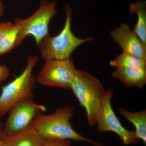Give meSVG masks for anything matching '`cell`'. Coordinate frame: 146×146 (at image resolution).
Listing matches in <instances>:
<instances>
[{
	"label": "cell",
	"instance_id": "6da1fadb",
	"mask_svg": "<svg viewBox=\"0 0 146 146\" xmlns=\"http://www.w3.org/2000/svg\"><path fill=\"white\" fill-rule=\"evenodd\" d=\"M74 111L73 106L68 105L58 108L50 115L39 112L31 123L30 127L36 130L46 140H74L88 142L95 146H103L102 143L84 137L73 129L70 120Z\"/></svg>",
	"mask_w": 146,
	"mask_h": 146
},
{
	"label": "cell",
	"instance_id": "7a4b0ae2",
	"mask_svg": "<svg viewBox=\"0 0 146 146\" xmlns=\"http://www.w3.org/2000/svg\"><path fill=\"white\" fill-rule=\"evenodd\" d=\"M64 9L65 24L60 33L54 36L48 35L37 45L42 58L46 61L68 59L79 46L94 39L93 36L81 39L73 34L71 29L72 10L68 4L65 5Z\"/></svg>",
	"mask_w": 146,
	"mask_h": 146
},
{
	"label": "cell",
	"instance_id": "3957f363",
	"mask_svg": "<svg viewBox=\"0 0 146 146\" xmlns=\"http://www.w3.org/2000/svg\"><path fill=\"white\" fill-rule=\"evenodd\" d=\"M70 89L86 110L89 125L94 126L105 93L102 84L88 72L77 70Z\"/></svg>",
	"mask_w": 146,
	"mask_h": 146
},
{
	"label": "cell",
	"instance_id": "277c9868",
	"mask_svg": "<svg viewBox=\"0 0 146 146\" xmlns=\"http://www.w3.org/2000/svg\"><path fill=\"white\" fill-rule=\"evenodd\" d=\"M38 60V57L35 56H29L26 67L23 72L2 87L0 95V117L5 115L11 108L18 102L33 98V90L35 78L32 72Z\"/></svg>",
	"mask_w": 146,
	"mask_h": 146
},
{
	"label": "cell",
	"instance_id": "5b68a950",
	"mask_svg": "<svg viewBox=\"0 0 146 146\" xmlns=\"http://www.w3.org/2000/svg\"><path fill=\"white\" fill-rule=\"evenodd\" d=\"M56 2L42 0L39 7L32 15L26 19L17 18L15 22L19 27L17 46L21 44L27 36L34 38L38 45L42 39L48 35L49 25L57 13Z\"/></svg>",
	"mask_w": 146,
	"mask_h": 146
},
{
	"label": "cell",
	"instance_id": "8992f818",
	"mask_svg": "<svg viewBox=\"0 0 146 146\" xmlns=\"http://www.w3.org/2000/svg\"><path fill=\"white\" fill-rule=\"evenodd\" d=\"M113 95L112 89L106 90L97 117L98 131L100 133L112 131L119 136L123 143L130 145L137 143L138 140L134 131L124 127L112 108L111 100Z\"/></svg>",
	"mask_w": 146,
	"mask_h": 146
},
{
	"label": "cell",
	"instance_id": "52a82bcc",
	"mask_svg": "<svg viewBox=\"0 0 146 146\" xmlns=\"http://www.w3.org/2000/svg\"><path fill=\"white\" fill-rule=\"evenodd\" d=\"M46 110V106L36 103L33 99L23 100L14 104L9 110L8 119L3 129L4 138L28 128L36 115Z\"/></svg>",
	"mask_w": 146,
	"mask_h": 146
},
{
	"label": "cell",
	"instance_id": "ba28073f",
	"mask_svg": "<svg viewBox=\"0 0 146 146\" xmlns=\"http://www.w3.org/2000/svg\"><path fill=\"white\" fill-rule=\"evenodd\" d=\"M77 70L72 58L46 61L36 81L45 86L70 89Z\"/></svg>",
	"mask_w": 146,
	"mask_h": 146
},
{
	"label": "cell",
	"instance_id": "9c48e42d",
	"mask_svg": "<svg viewBox=\"0 0 146 146\" xmlns=\"http://www.w3.org/2000/svg\"><path fill=\"white\" fill-rule=\"evenodd\" d=\"M109 33L113 41L119 45L123 51L146 61V45L141 42L129 24L121 23L119 27Z\"/></svg>",
	"mask_w": 146,
	"mask_h": 146
},
{
	"label": "cell",
	"instance_id": "30bf717a",
	"mask_svg": "<svg viewBox=\"0 0 146 146\" xmlns=\"http://www.w3.org/2000/svg\"><path fill=\"white\" fill-rule=\"evenodd\" d=\"M112 76L127 87L136 86L141 89L146 84V68H117Z\"/></svg>",
	"mask_w": 146,
	"mask_h": 146
},
{
	"label": "cell",
	"instance_id": "8fae6325",
	"mask_svg": "<svg viewBox=\"0 0 146 146\" xmlns=\"http://www.w3.org/2000/svg\"><path fill=\"white\" fill-rule=\"evenodd\" d=\"M19 29L18 24L11 22L0 24V56L17 46Z\"/></svg>",
	"mask_w": 146,
	"mask_h": 146
},
{
	"label": "cell",
	"instance_id": "7c38bea8",
	"mask_svg": "<svg viewBox=\"0 0 146 146\" xmlns=\"http://www.w3.org/2000/svg\"><path fill=\"white\" fill-rule=\"evenodd\" d=\"M4 139L5 146H42L46 140L31 127Z\"/></svg>",
	"mask_w": 146,
	"mask_h": 146
},
{
	"label": "cell",
	"instance_id": "4fadbf2b",
	"mask_svg": "<svg viewBox=\"0 0 146 146\" xmlns=\"http://www.w3.org/2000/svg\"><path fill=\"white\" fill-rule=\"evenodd\" d=\"M131 14H136L138 17L136 25L133 30L144 44L146 45V2L144 0H138L132 2L129 6Z\"/></svg>",
	"mask_w": 146,
	"mask_h": 146
},
{
	"label": "cell",
	"instance_id": "5bb4252c",
	"mask_svg": "<svg viewBox=\"0 0 146 146\" xmlns=\"http://www.w3.org/2000/svg\"><path fill=\"white\" fill-rule=\"evenodd\" d=\"M121 115L127 120L132 123L135 127V133L136 138L146 143V110L138 112H131L123 108L118 110Z\"/></svg>",
	"mask_w": 146,
	"mask_h": 146
},
{
	"label": "cell",
	"instance_id": "9a60e30c",
	"mask_svg": "<svg viewBox=\"0 0 146 146\" xmlns=\"http://www.w3.org/2000/svg\"><path fill=\"white\" fill-rule=\"evenodd\" d=\"M109 64L116 68H146V61L124 51L115 59L110 61Z\"/></svg>",
	"mask_w": 146,
	"mask_h": 146
},
{
	"label": "cell",
	"instance_id": "2e32d148",
	"mask_svg": "<svg viewBox=\"0 0 146 146\" xmlns=\"http://www.w3.org/2000/svg\"><path fill=\"white\" fill-rule=\"evenodd\" d=\"M42 146H71V141L61 139L45 140Z\"/></svg>",
	"mask_w": 146,
	"mask_h": 146
},
{
	"label": "cell",
	"instance_id": "e0dca14e",
	"mask_svg": "<svg viewBox=\"0 0 146 146\" xmlns=\"http://www.w3.org/2000/svg\"><path fill=\"white\" fill-rule=\"evenodd\" d=\"M9 68L5 65H0V84L10 75Z\"/></svg>",
	"mask_w": 146,
	"mask_h": 146
},
{
	"label": "cell",
	"instance_id": "ac0fdd59",
	"mask_svg": "<svg viewBox=\"0 0 146 146\" xmlns=\"http://www.w3.org/2000/svg\"><path fill=\"white\" fill-rule=\"evenodd\" d=\"M4 9V5L1 0H0V18L3 13Z\"/></svg>",
	"mask_w": 146,
	"mask_h": 146
},
{
	"label": "cell",
	"instance_id": "d6986e66",
	"mask_svg": "<svg viewBox=\"0 0 146 146\" xmlns=\"http://www.w3.org/2000/svg\"><path fill=\"white\" fill-rule=\"evenodd\" d=\"M4 139V137L3 129H2L0 125V141Z\"/></svg>",
	"mask_w": 146,
	"mask_h": 146
},
{
	"label": "cell",
	"instance_id": "ffe728a7",
	"mask_svg": "<svg viewBox=\"0 0 146 146\" xmlns=\"http://www.w3.org/2000/svg\"><path fill=\"white\" fill-rule=\"evenodd\" d=\"M0 146H5V139L0 141Z\"/></svg>",
	"mask_w": 146,
	"mask_h": 146
}]
</instances>
